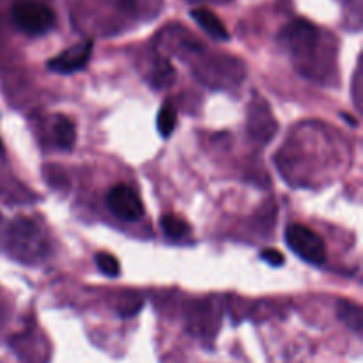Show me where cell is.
<instances>
[{
  "label": "cell",
  "instance_id": "6da1fadb",
  "mask_svg": "<svg viewBox=\"0 0 363 363\" xmlns=\"http://www.w3.org/2000/svg\"><path fill=\"white\" fill-rule=\"evenodd\" d=\"M286 243L298 257L314 266H323L326 262V245L318 233L308 227L293 223L286 229Z\"/></svg>",
  "mask_w": 363,
  "mask_h": 363
},
{
  "label": "cell",
  "instance_id": "7a4b0ae2",
  "mask_svg": "<svg viewBox=\"0 0 363 363\" xmlns=\"http://www.w3.org/2000/svg\"><path fill=\"white\" fill-rule=\"evenodd\" d=\"M13 21L21 32L28 35H43L55 25V13L48 6L34 0L14 4Z\"/></svg>",
  "mask_w": 363,
  "mask_h": 363
},
{
  "label": "cell",
  "instance_id": "3957f363",
  "mask_svg": "<svg viewBox=\"0 0 363 363\" xmlns=\"http://www.w3.org/2000/svg\"><path fill=\"white\" fill-rule=\"evenodd\" d=\"M106 206L123 222H137L144 216V204L137 191L126 184H117L106 195Z\"/></svg>",
  "mask_w": 363,
  "mask_h": 363
},
{
  "label": "cell",
  "instance_id": "277c9868",
  "mask_svg": "<svg viewBox=\"0 0 363 363\" xmlns=\"http://www.w3.org/2000/svg\"><path fill=\"white\" fill-rule=\"evenodd\" d=\"M92 46H94V43L91 39L69 46V48L60 52L57 57H53L52 60H48V69L60 74H71L82 71L87 66L89 59H91Z\"/></svg>",
  "mask_w": 363,
  "mask_h": 363
},
{
  "label": "cell",
  "instance_id": "5b68a950",
  "mask_svg": "<svg viewBox=\"0 0 363 363\" xmlns=\"http://www.w3.org/2000/svg\"><path fill=\"white\" fill-rule=\"evenodd\" d=\"M191 18L197 21V25L206 34L211 35L216 41H227L229 39V32H227L225 25H223V21L213 11L199 7V9L191 11Z\"/></svg>",
  "mask_w": 363,
  "mask_h": 363
},
{
  "label": "cell",
  "instance_id": "8992f818",
  "mask_svg": "<svg viewBox=\"0 0 363 363\" xmlns=\"http://www.w3.org/2000/svg\"><path fill=\"white\" fill-rule=\"evenodd\" d=\"M53 137H55L57 147L62 151H71L77 142V130L69 117L55 116L53 117Z\"/></svg>",
  "mask_w": 363,
  "mask_h": 363
},
{
  "label": "cell",
  "instance_id": "52a82bcc",
  "mask_svg": "<svg viewBox=\"0 0 363 363\" xmlns=\"http://www.w3.org/2000/svg\"><path fill=\"white\" fill-rule=\"evenodd\" d=\"M339 318L353 332L360 333L363 326V314L360 305L353 301H339Z\"/></svg>",
  "mask_w": 363,
  "mask_h": 363
},
{
  "label": "cell",
  "instance_id": "ba28073f",
  "mask_svg": "<svg viewBox=\"0 0 363 363\" xmlns=\"http://www.w3.org/2000/svg\"><path fill=\"white\" fill-rule=\"evenodd\" d=\"M176 108L170 103H163L158 112V119H156V126H158L160 135L163 138H169L174 133V130H176Z\"/></svg>",
  "mask_w": 363,
  "mask_h": 363
},
{
  "label": "cell",
  "instance_id": "9c48e42d",
  "mask_svg": "<svg viewBox=\"0 0 363 363\" xmlns=\"http://www.w3.org/2000/svg\"><path fill=\"white\" fill-rule=\"evenodd\" d=\"M160 223H162V230L165 233V236H169L170 240H181V238L190 234V225L184 220H181L179 216L165 215L162 216Z\"/></svg>",
  "mask_w": 363,
  "mask_h": 363
},
{
  "label": "cell",
  "instance_id": "30bf717a",
  "mask_svg": "<svg viewBox=\"0 0 363 363\" xmlns=\"http://www.w3.org/2000/svg\"><path fill=\"white\" fill-rule=\"evenodd\" d=\"M94 261H96V266H98V269L103 273V275L110 277V279L119 277L121 264L119 261H117L116 255L108 254V252H99V254H96Z\"/></svg>",
  "mask_w": 363,
  "mask_h": 363
},
{
  "label": "cell",
  "instance_id": "8fae6325",
  "mask_svg": "<svg viewBox=\"0 0 363 363\" xmlns=\"http://www.w3.org/2000/svg\"><path fill=\"white\" fill-rule=\"evenodd\" d=\"M261 259L268 262L269 266H282L284 262H286L284 254L277 250V248H264V250L261 252Z\"/></svg>",
  "mask_w": 363,
  "mask_h": 363
},
{
  "label": "cell",
  "instance_id": "7c38bea8",
  "mask_svg": "<svg viewBox=\"0 0 363 363\" xmlns=\"http://www.w3.org/2000/svg\"><path fill=\"white\" fill-rule=\"evenodd\" d=\"M142 307V301L140 300H133V301H126V303L121 305L119 308H117V312H119L123 318H130V315H135L138 311H140Z\"/></svg>",
  "mask_w": 363,
  "mask_h": 363
}]
</instances>
